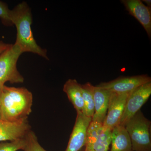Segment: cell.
<instances>
[{
  "label": "cell",
  "instance_id": "obj_6",
  "mask_svg": "<svg viewBox=\"0 0 151 151\" xmlns=\"http://www.w3.org/2000/svg\"><path fill=\"white\" fill-rule=\"evenodd\" d=\"M112 140V131L105 129L103 124L92 121L87 131L85 147L89 151H108Z\"/></svg>",
  "mask_w": 151,
  "mask_h": 151
},
{
  "label": "cell",
  "instance_id": "obj_18",
  "mask_svg": "<svg viewBox=\"0 0 151 151\" xmlns=\"http://www.w3.org/2000/svg\"><path fill=\"white\" fill-rule=\"evenodd\" d=\"M10 10L5 3L0 1V18L1 19L4 24L6 25L12 24L10 18Z\"/></svg>",
  "mask_w": 151,
  "mask_h": 151
},
{
  "label": "cell",
  "instance_id": "obj_1",
  "mask_svg": "<svg viewBox=\"0 0 151 151\" xmlns=\"http://www.w3.org/2000/svg\"><path fill=\"white\" fill-rule=\"evenodd\" d=\"M32 93L24 87H9L2 89L0 119L14 122L28 119L32 112Z\"/></svg>",
  "mask_w": 151,
  "mask_h": 151
},
{
  "label": "cell",
  "instance_id": "obj_20",
  "mask_svg": "<svg viewBox=\"0 0 151 151\" xmlns=\"http://www.w3.org/2000/svg\"><path fill=\"white\" fill-rule=\"evenodd\" d=\"M143 2L147 4V6L151 9V0H143Z\"/></svg>",
  "mask_w": 151,
  "mask_h": 151
},
{
  "label": "cell",
  "instance_id": "obj_3",
  "mask_svg": "<svg viewBox=\"0 0 151 151\" xmlns=\"http://www.w3.org/2000/svg\"><path fill=\"white\" fill-rule=\"evenodd\" d=\"M151 122L140 110L125 124L132 144V151H151Z\"/></svg>",
  "mask_w": 151,
  "mask_h": 151
},
{
  "label": "cell",
  "instance_id": "obj_21",
  "mask_svg": "<svg viewBox=\"0 0 151 151\" xmlns=\"http://www.w3.org/2000/svg\"><path fill=\"white\" fill-rule=\"evenodd\" d=\"M3 85H0V109H1V96L2 89Z\"/></svg>",
  "mask_w": 151,
  "mask_h": 151
},
{
  "label": "cell",
  "instance_id": "obj_12",
  "mask_svg": "<svg viewBox=\"0 0 151 151\" xmlns=\"http://www.w3.org/2000/svg\"><path fill=\"white\" fill-rule=\"evenodd\" d=\"M111 93L112 92L107 89L94 86V113L92 121L103 124L108 111Z\"/></svg>",
  "mask_w": 151,
  "mask_h": 151
},
{
  "label": "cell",
  "instance_id": "obj_7",
  "mask_svg": "<svg viewBox=\"0 0 151 151\" xmlns=\"http://www.w3.org/2000/svg\"><path fill=\"white\" fill-rule=\"evenodd\" d=\"M131 93L119 94L112 92L107 114L103 126L105 129L112 131L121 124L127 98Z\"/></svg>",
  "mask_w": 151,
  "mask_h": 151
},
{
  "label": "cell",
  "instance_id": "obj_19",
  "mask_svg": "<svg viewBox=\"0 0 151 151\" xmlns=\"http://www.w3.org/2000/svg\"><path fill=\"white\" fill-rule=\"evenodd\" d=\"M10 44H8L3 42V41H0V55L6 50L10 46Z\"/></svg>",
  "mask_w": 151,
  "mask_h": 151
},
{
  "label": "cell",
  "instance_id": "obj_5",
  "mask_svg": "<svg viewBox=\"0 0 151 151\" xmlns=\"http://www.w3.org/2000/svg\"><path fill=\"white\" fill-rule=\"evenodd\" d=\"M151 94V82L143 84L131 92L127 98L120 125L125 126L126 123L140 110Z\"/></svg>",
  "mask_w": 151,
  "mask_h": 151
},
{
  "label": "cell",
  "instance_id": "obj_8",
  "mask_svg": "<svg viewBox=\"0 0 151 151\" xmlns=\"http://www.w3.org/2000/svg\"><path fill=\"white\" fill-rule=\"evenodd\" d=\"M151 82L147 75L121 77L108 82H103L97 86L119 94L131 93L143 84Z\"/></svg>",
  "mask_w": 151,
  "mask_h": 151
},
{
  "label": "cell",
  "instance_id": "obj_22",
  "mask_svg": "<svg viewBox=\"0 0 151 151\" xmlns=\"http://www.w3.org/2000/svg\"><path fill=\"white\" fill-rule=\"evenodd\" d=\"M83 151H89L88 150H87V149H86V147H85V148H84V150Z\"/></svg>",
  "mask_w": 151,
  "mask_h": 151
},
{
  "label": "cell",
  "instance_id": "obj_14",
  "mask_svg": "<svg viewBox=\"0 0 151 151\" xmlns=\"http://www.w3.org/2000/svg\"><path fill=\"white\" fill-rule=\"evenodd\" d=\"M63 91L67 94L68 100L72 103L77 112H81L84 108L81 84L76 79H69L63 86Z\"/></svg>",
  "mask_w": 151,
  "mask_h": 151
},
{
  "label": "cell",
  "instance_id": "obj_11",
  "mask_svg": "<svg viewBox=\"0 0 151 151\" xmlns=\"http://www.w3.org/2000/svg\"><path fill=\"white\" fill-rule=\"evenodd\" d=\"M122 2L129 13L137 19L145 30L149 38L151 36V9L140 0H123Z\"/></svg>",
  "mask_w": 151,
  "mask_h": 151
},
{
  "label": "cell",
  "instance_id": "obj_15",
  "mask_svg": "<svg viewBox=\"0 0 151 151\" xmlns=\"http://www.w3.org/2000/svg\"><path fill=\"white\" fill-rule=\"evenodd\" d=\"M94 86L89 82L81 85V89L84 102L82 113L86 117L92 118L94 113Z\"/></svg>",
  "mask_w": 151,
  "mask_h": 151
},
{
  "label": "cell",
  "instance_id": "obj_10",
  "mask_svg": "<svg viewBox=\"0 0 151 151\" xmlns=\"http://www.w3.org/2000/svg\"><path fill=\"white\" fill-rule=\"evenodd\" d=\"M30 128L28 119L14 122L0 119V142H12L24 138Z\"/></svg>",
  "mask_w": 151,
  "mask_h": 151
},
{
  "label": "cell",
  "instance_id": "obj_4",
  "mask_svg": "<svg viewBox=\"0 0 151 151\" xmlns=\"http://www.w3.org/2000/svg\"><path fill=\"white\" fill-rule=\"evenodd\" d=\"M22 53L15 44L10 45L0 55V85L7 81L12 84L22 83L24 78L18 70L17 62Z\"/></svg>",
  "mask_w": 151,
  "mask_h": 151
},
{
  "label": "cell",
  "instance_id": "obj_13",
  "mask_svg": "<svg viewBox=\"0 0 151 151\" xmlns=\"http://www.w3.org/2000/svg\"><path fill=\"white\" fill-rule=\"evenodd\" d=\"M110 151H132L129 136L124 126L119 125L112 131Z\"/></svg>",
  "mask_w": 151,
  "mask_h": 151
},
{
  "label": "cell",
  "instance_id": "obj_16",
  "mask_svg": "<svg viewBox=\"0 0 151 151\" xmlns=\"http://www.w3.org/2000/svg\"><path fill=\"white\" fill-rule=\"evenodd\" d=\"M26 145L24 151H47L40 145L35 134L31 130L25 137Z\"/></svg>",
  "mask_w": 151,
  "mask_h": 151
},
{
  "label": "cell",
  "instance_id": "obj_17",
  "mask_svg": "<svg viewBox=\"0 0 151 151\" xmlns=\"http://www.w3.org/2000/svg\"><path fill=\"white\" fill-rule=\"evenodd\" d=\"M26 145L25 137L10 142H0V151H17L21 150H24Z\"/></svg>",
  "mask_w": 151,
  "mask_h": 151
},
{
  "label": "cell",
  "instance_id": "obj_2",
  "mask_svg": "<svg viewBox=\"0 0 151 151\" xmlns=\"http://www.w3.org/2000/svg\"><path fill=\"white\" fill-rule=\"evenodd\" d=\"M10 18L12 24H14L17 28L15 44L22 52H32L47 59L46 50L38 45L33 35L31 27L32 15L27 3L23 2L10 10Z\"/></svg>",
  "mask_w": 151,
  "mask_h": 151
},
{
  "label": "cell",
  "instance_id": "obj_9",
  "mask_svg": "<svg viewBox=\"0 0 151 151\" xmlns=\"http://www.w3.org/2000/svg\"><path fill=\"white\" fill-rule=\"evenodd\" d=\"M92 118L86 117L81 112H77L73 129L65 151H80L85 147L87 131Z\"/></svg>",
  "mask_w": 151,
  "mask_h": 151
}]
</instances>
